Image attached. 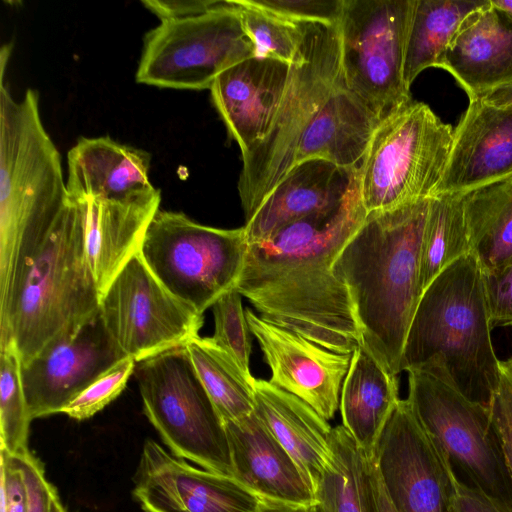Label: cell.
I'll use <instances>...</instances> for the list:
<instances>
[{
	"instance_id": "43",
	"label": "cell",
	"mask_w": 512,
	"mask_h": 512,
	"mask_svg": "<svg viewBox=\"0 0 512 512\" xmlns=\"http://www.w3.org/2000/svg\"><path fill=\"white\" fill-rule=\"evenodd\" d=\"M370 495L372 512H396L381 481L374 458H370Z\"/></svg>"
},
{
	"instance_id": "39",
	"label": "cell",
	"mask_w": 512,
	"mask_h": 512,
	"mask_svg": "<svg viewBox=\"0 0 512 512\" xmlns=\"http://www.w3.org/2000/svg\"><path fill=\"white\" fill-rule=\"evenodd\" d=\"M485 283L492 329L512 327V264L495 275H485Z\"/></svg>"
},
{
	"instance_id": "4",
	"label": "cell",
	"mask_w": 512,
	"mask_h": 512,
	"mask_svg": "<svg viewBox=\"0 0 512 512\" xmlns=\"http://www.w3.org/2000/svg\"><path fill=\"white\" fill-rule=\"evenodd\" d=\"M84 228L85 201L69 198L0 306V346L12 343L22 364L99 311Z\"/></svg>"
},
{
	"instance_id": "24",
	"label": "cell",
	"mask_w": 512,
	"mask_h": 512,
	"mask_svg": "<svg viewBox=\"0 0 512 512\" xmlns=\"http://www.w3.org/2000/svg\"><path fill=\"white\" fill-rule=\"evenodd\" d=\"M85 201V248L101 295L136 255L147 228L160 209V190L136 199Z\"/></svg>"
},
{
	"instance_id": "22",
	"label": "cell",
	"mask_w": 512,
	"mask_h": 512,
	"mask_svg": "<svg viewBox=\"0 0 512 512\" xmlns=\"http://www.w3.org/2000/svg\"><path fill=\"white\" fill-rule=\"evenodd\" d=\"M356 177L357 169L321 159L297 164L245 222L248 244L267 240L293 222L336 207Z\"/></svg>"
},
{
	"instance_id": "9",
	"label": "cell",
	"mask_w": 512,
	"mask_h": 512,
	"mask_svg": "<svg viewBox=\"0 0 512 512\" xmlns=\"http://www.w3.org/2000/svg\"><path fill=\"white\" fill-rule=\"evenodd\" d=\"M248 245L244 226L215 228L199 224L181 212L159 209L139 253L170 293L203 314L235 288Z\"/></svg>"
},
{
	"instance_id": "13",
	"label": "cell",
	"mask_w": 512,
	"mask_h": 512,
	"mask_svg": "<svg viewBox=\"0 0 512 512\" xmlns=\"http://www.w3.org/2000/svg\"><path fill=\"white\" fill-rule=\"evenodd\" d=\"M99 312L115 345L136 363L184 346L203 325V314L170 293L139 252L101 295Z\"/></svg>"
},
{
	"instance_id": "41",
	"label": "cell",
	"mask_w": 512,
	"mask_h": 512,
	"mask_svg": "<svg viewBox=\"0 0 512 512\" xmlns=\"http://www.w3.org/2000/svg\"><path fill=\"white\" fill-rule=\"evenodd\" d=\"M451 512H512L504 504L461 479L451 468Z\"/></svg>"
},
{
	"instance_id": "36",
	"label": "cell",
	"mask_w": 512,
	"mask_h": 512,
	"mask_svg": "<svg viewBox=\"0 0 512 512\" xmlns=\"http://www.w3.org/2000/svg\"><path fill=\"white\" fill-rule=\"evenodd\" d=\"M254 4L294 22L338 25L344 0H252Z\"/></svg>"
},
{
	"instance_id": "6",
	"label": "cell",
	"mask_w": 512,
	"mask_h": 512,
	"mask_svg": "<svg viewBox=\"0 0 512 512\" xmlns=\"http://www.w3.org/2000/svg\"><path fill=\"white\" fill-rule=\"evenodd\" d=\"M302 24L304 36L273 124L266 137L242 155L238 192L246 222L292 169L298 141L344 82L339 24Z\"/></svg>"
},
{
	"instance_id": "16",
	"label": "cell",
	"mask_w": 512,
	"mask_h": 512,
	"mask_svg": "<svg viewBox=\"0 0 512 512\" xmlns=\"http://www.w3.org/2000/svg\"><path fill=\"white\" fill-rule=\"evenodd\" d=\"M125 357L98 311L76 332L52 342L22 364V384L32 419L62 413L91 382Z\"/></svg>"
},
{
	"instance_id": "48",
	"label": "cell",
	"mask_w": 512,
	"mask_h": 512,
	"mask_svg": "<svg viewBox=\"0 0 512 512\" xmlns=\"http://www.w3.org/2000/svg\"><path fill=\"white\" fill-rule=\"evenodd\" d=\"M311 512H323V511L321 510V508L318 505H316L313 507Z\"/></svg>"
},
{
	"instance_id": "21",
	"label": "cell",
	"mask_w": 512,
	"mask_h": 512,
	"mask_svg": "<svg viewBox=\"0 0 512 512\" xmlns=\"http://www.w3.org/2000/svg\"><path fill=\"white\" fill-rule=\"evenodd\" d=\"M442 68L469 100L512 82V17L491 0L470 13L452 36Z\"/></svg>"
},
{
	"instance_id": "27",
	"label": "cell",
	"mask_w": 512,
	"mask_h": 512,
	"mask_svg": "<svg viewBox=\"0 0 512 512\" xmlns=\"http://www.w3.org/2000/svg\"><path fill=\"white\" fill-rule=\"evenodd\" d=\"M471 252L486 276L512 264V173L461 193Z\"/></svg>"
},
{
	"instance_id": "17",
	"label": "cell",
	"mask_w": 512,
	"mask_h": 512,
	"mask_svg": "<svg viewBox=\"0 0 512 512\" xmlns=\"http://www.w3.org/2000/svg\"><path fill=\"white\" fill-rule=\"evenodd\" d=\"M251 334L271 370L269 382L311 406L327 421L339 409L352 354H342L272 324L246 309Z\"/></svg>"
},
{
	"instance_id": "15",
	"label": "cell",
	"mask_w": 512,
	"mask_h": 512,
	"mask_svg": "<svg viewBox=\"0 0 512 512\" xmlns=\"http://www.w3.org/2000/svg\"><path fill=\"white\" fill-rule=\"evenodd\" d=\"M133 482L145 512H256L263 501L234 477L192 466L151 439Z\"/></svg>"
},
{
	"instance_id": "26",
	"label": "cell",
	"mask_w": 512,
	"mask_h": 512,
	"mask_svg": "<svg viewBox=\"0 0 512 512\" xmlns=\"http://www.w3.org/2000/svg\"><path fill=\"white\" fill-rule=\"evenodd\" d=\"M399 398L397 376L359 345L343 381L339 409L342 426L366 456L372 457Z\"/></svg>"
},
{
	"instance_id": "32",
	"label": "cell",
	"mask_w": 512,
	"mask_h": 512,
	"mask_svg": "<svg viewBox=\"0 0 512 512\" xmlns=\"http://www.w3.org/2000/svg\"><path fill=\"white\" fill-rule=\"evenodd\" d=\"M21 358L12 343L0 346V432L1 449L11 455L28 451L33 420L26 401Z\"/></svg>"
},
{
	"instance_id": "34",
	"label": "cell",
	"mask_w": 512,
	"mask_h": 512,
	"mask_svg": "<svg viewBox=\"0 0 512 512\" xmlns=\"http://www.w3.org/2000/svg\"><path fill=\"white\" fill-rule=\"evenodd\" d=\"M242 295L234 288L213 305L214 334L211 340L226 351L242 368L250 371L251 331L242 305Z\"/></svg>"
},
{
	"instance_id": "29",
	"label": "cell",
	"mask_w": 512,
	"mask_h": 512,
	"mask_svg": "<svg viewBox=\"0 0 512 512\" xmlns=\"http://www.w3.org/2000/svg\"><path fill=\"white\" fill-rule=\"evenodd\" d=\"M195 372L224 423L255 409V380L210 337L191 338L184 345Z\"/></svg>"
},
{
	"instance_id": "33",
	"label": "cell",
	"mask_w": 512,
	"mask_h": 512,
	"mask_svg": "<svg viewBox=\"0 0 512 512\" xmlns=\"http://www.w3.org/2000/svg\"><path fill=\"white\" fill-rule=\"evenodd\" d=\"M235 4L254 56L291 64L304 36L302 22L283 18L252 0H235Z\"/></svg>"
},
{
	"instance_id": "19",
	"label": "cell",
	"mask_w": 512,
	"mask_h": 512,
	"mask_svg": "<svg viewBox=\"0 0 512 512\" xmlns=\"http://www.w3.org/2000/svg\"><path fill=\"white\" fill-rule=\"evenodd\" d=\"M511 173L512 107L470 99L454 130L450 155L435 195L463 193Z\"/></svg>"
},
{
	"instance_id": "20",
	"label": "cell",
	"mask_w": 512,
	"mask_h": 512,
	"mask_svg": "<svg viewBox=\"0 0 512 512\" xmlns=\"http://www.w3.org/2000/svg\"><path fill=\"white\" fill-rule=\"evenodd\" d=\"M233 477L265 500L313 507L315 493L295 461L254 412L224 423Z\"/></svg>"
},
{
	"instance_id": "28",
	"label": "cell",
	"mask_w": 512,
	"mask_h": 512,
	"mask_svg": "<svg viewBox=\"0 0 512 512\" xmlns=\"http://www.w3.org/2000/svg\"><path fill=\"white\" fill-rule=\"evenodd\" d=\"M488 0H414L404 62L410 88L430 67L442 68L448 44L461 22Z\"/></svg>"
},
{
	"instance_id": "37",
	"label": "cell",
	"mask_w": 512,
	"mask_h": 512,
	"mask_svg": "<svg viewBox=\"0 0 512 512\" xmlns=\"http://www.w3.org/2000/svg\"><path fill=\"white\" fill-rule=\"evenodd\" d=\"M489 410L512 480V367L508 360L501 361L500 380Z\"/></svg>"
},
{
	"instance_id": "14",
	"label": "cell",
	"mask_w": 512,
	"mask_h": 512,
	"mask_svg": "<svg viewBox=\"0 0 512 512\" xmlns=\"http://www.w3.org/2000/svg\"><path fill=\"white\" fill-rule=\"evenodd\" d=\"M396 512H451V468L416 417L400 399L373 455Z\"/></svg>"
},
{
	"instance_id": "10",
	"label": "cell",
	"mask_w": 512,
	"mask_h": 512,
	"mask_svg": "<svg viewBox=\"0 0 512 512\" xmlns=\"http://www.w3.org/2000/svg\"><path fill=\"white\" fill-rule=\"evenodd\" d=\"M143 411L172 454L233 477L225 425L184 346L136 363Z\"/></svg>"
},
{
	"instance_id": "3",
	"label": "cell",
	"mask_w": 512,
	"mask_h": 512,
	"mask_svg": "<svg viewBox=\"0 0 512 512\" xmlns=\"http://www.w3.org/2000/svg\"><path fill=\"white\" fill-rule=\"evenodd\" d=\"M0 67V300H5L65 207L60 154L42 123L39 96L15 101Z\"/></svg>"
},
{
	"instance_id": "38",
	"label": "cell",
	"mask_w": 512,
	"mask_h": 512,
	"mask_svg": "<svg viewBox=\"0 0 512 512\" xmlns=\"http://www.w3.org/2000/svg\"><path fill=\"white\" fill-rule=\"evenodd\" d=\"M13 456L24 476L27 512H49L54 486L47 480L42 463L30 451Z\"/></svg>"
},
{
	"instance_id": "18",
	"label": "cell",
	"mask_w": 512,
	"mask_h": 512,
	"mask_svg": "<svg viewBox=\"0 0 512 512\" xmlns=\"http://www.w3.org/2000/svg\"><path fill=\"white\" fill-rule=\"evenodd\" d=\"M290 64L249 57L221 72L211 98L241 155L268 134L285 93Z\"/></svg>"
},
{
	"instance_id": "23",
	"label": "cell",
	"mask_w": 512,
	"mask_h": 512,
	"mask_svg": "<svg viewBox=\"0 0 512 512\" xmlns=\"http://www.w3.org/2000/svg\"><path fill=\"white\" fill-rule=\"evenodd\" d=\"M151 156L110 137H81L67 155L68 196L124 201L156 192L149 180Z\"/></svg>"
},
{
	"instance_id": "2",
	"label": "cell",
	"mask_w": 512,
	"mask_h": 512,
	"mask_svg": "<svg viewBox=\"0 0 512 512\" xmlns=\"http://www.w3.org/2000/svg\"><path fill=\"white\" fill-rule=\"evenodd\" d=\"M430 199L367 213L333 263L349 291L361 345L395 376L422 295L421 248Z\"/></svg>"
},
{
	"instance_id": "7",
	"label": "cell",
	"mask_w": 512,
	"mask_h": 512,
	"mask_svg": "<svg viewBox=\"0 0 512 512\" xmlns=\"http://www.w3.org/2000/svg\"><path fill=\"white\" fill-rule=\"evenodd\" d=\"M454 130L431 108L409 101L379 120L357 169L367 213L435 196L453 143Z\"/></svg>"
},
{
	"instance_id": "11",
	"label": "cell",
	"mask_w": 512,
	"mask_h": 512,
	"mask_svg": "<svg viewBox=\"0 0 512 512\" xmlns=\"http://www.w3.org/2000/svg\"><path fill=\"white\" fill-rule=\"evenodd\" d=\"M253 56L235 0H222L206 13L163 20L148 31L135 78L162 88L210 89L221 72Z\"/></svg>"
},
{
	"instance_id": "40",
	"label": "cell",
	"mask_w": 512,
	"mask_h": 512,
	"mask_svg": "<svg viewBox=\"0 0 512 512\" xmlns=\"http://www.w3.org/2000/svg\"><path fill=\"white\" fill-rule=\"evenodd\" d=\"M0 512H27L24 476L15 457L1 449Z\"/></svg>"
},
{
	"instance_id": "1",
	"label": "cell",
	"mask_w": 512,
	"mask_h": 512,
	"mask_svg": "<svg viewBox=\"0 0 512 512\" xmlns=\"http://www.w3.org/2000/svg\"><path fill=\"white\" fill-rule=\"evenodd\" d=\"M356 177L343 201L248 245L235 289L260 317L342 354L361 345L345 284L334 274L341 248L365 220Z\"/></svg>"
},
{
	"instance_id": "12",
	"label": "cell",
	"mask_w": 512,
	"mask_h": 512,
	"mask_svg": "<svg viewBox=\"0 0 512 512\" xmlns=\"http://www.w3.org/2000/svg\"><path fill=\"white\" fill-rule=\"evenodd\" d=\"M413 6L414 0H344V82L378 121L412 100L404 62Z\"/></svg>"
},
{
	"instance_id": "45",
	"label": "cell",
	"mask_w": 512,
	"mask_h": 512,
	"mask_svg": "<svg viewBox=\"0 0 512 512\" xmlns=\"http://www.w3.org/2000/svg\"><path fill=\"white\" fill-rule=\"evenodd\" d=\"M313 507L263 499L259 509L256 512H311Z\"/></svg>"
},
{
	"instance_id": "46",
	"label": "cell",
	"mask_w": 512,
	"mask_h": 512,
	"mask_svg": "<svg viewBox=\"0 0 512 512\" xmlns=\"http://www.w3.org/2000/svg\"><path fill=\"white\" fill-rule=\"evenodd\" d=\"M49 512H67L58 496L55 487L51 493Z\"/></svg>"
},
{
	"instance_id": "47",
	"label": "cell",
	"mask_w": 512,
	"mask_h": 512,
	"mask_svg": "<svg viewBox=\"0 0 512 512\" xmlns=\"http://www.w3.org/2000/svg\"><path fill=\"white\" fill-rule=\"evenodd\" d=\"M493 6L512 17V0H491Z\"/></svg>"
},
{
	"instance_id": "8",
	"label": "cell",
	"mask_w": 512,
	"mask_h": 512,
	"mask_svg": "<svg viewBox=\"0 0 512 512\" xmlns=\"http://www.w3.org/2000/svg\"><path fill=\"white\" fill-rule=\"evenodd\" d=\"M407 373V399L457 475L512 511V480L489 407L466 397L440 361Z\"/></svg>"
},
{
	"instance_id": "5",
	"label": "cell",
	"mask_w": 512,
	"mask_h": 512,
	"mask_svg": "<svg viewBox=\"0 0 512 512\" xmlns=\"http://www.w3.org/2000/svg\"><path fill=\"white\" fill-rule=\"evenodd\" d=\"M491 330L485 274L470 252L446 267L423 291L400 369L407 372L440 361L466 397L489 407L501 373Z\"/></svg>"
},
{
	"instance_id": "42",
	"label": "cell",
	"mask_w": 512,
	"mask_h": 512,
	"mask_svg": "<svg viewBox=\"0 0 512 512\" xmlns=\"http://www.w3.org/2000/svg\"><path fill=\"white\" fill-rule=\"evenodd\" d=\"M221 2L222 0H145L142 4L163 21L203 14L215 9Z\"/></svg>"
},
{
	"instance_id": "30",
	"label": "cell",
	"mask_w": 512,
	"mask_h": 512,
	"mask_svg": "<svg viewBox=\"0 0 512 512\" xmlns=\"http://www.w3.org/2000/svg\"><path fill=\"white\" fill-rule=\"evenodd\" d=\"M332 456L315 491L323 512H372L370 458L342 426L331 438Z\"/></svg>"
},
{
	"instance_id": "25",
	"label": "cell",
	"mask_w": 512,
	"mask_h": 512,
	"mask_svg": "<svg viewBox=\"0 0 512 512\" xmlns=\"http://www.w3.org/2000/svg\"><path fill=\"white\" fill-rule=\"evenodd\" d=\"M255 413L288 452L313 489L328 466L333 427L297 396L255 380Z\"/></svg>"
},
{
	"instance_id": "31",
	"label": "cell",
	"mask_w": 512,
	"mask_h": 512,
	"mask_svg": "<svg viewBox=\"0 0 512 512\" xmlns=\"http://www.w3.org/2000/svg\"><path fill=\"white\" fill-rule=\"evenodd\" d=\"M470 252L461 193L433 196L422 239V293L446 267Z\"/></svg>"
},
{
	"instance_id": "35",
	"label": "cell",
	"mask_w": 512,
	"mask_h": 512,
	"mask_svg": "<svg viewBox=\"0 0 512 512\" xmlns=\"http://www.w3.org/2000/svg\"><path fill=\"white\" fill-rule=\"evenodd\" d=\"M135 366L134 359L123 358L71 400L62 413L79 421L91 418L121 394Z\"/></svg>"
},
{
	"instance_id": "44",
	"label": "cell",
	"mask_w": 512,
	"mask_h": 512,
	"mask_svg": "<svg viewBox=\"0 0 512 512\" xmlns=\"http://www.w3.org/2000/svg\"><path fill=\"white\" fill-rule=\"evenodd\" d=\"M480 98L494 106L512 107V82L501 85Z\"/></svg>"
},
{
	"instance_id": "49",
	"label": "cell",
	"mask_w": 512,
	"mask_h": 512,
	"mask_svg": "<svg viewBox=\"0 0 512 512\" xmlns=\"http://www.w3.org/2000/svg\"><path fill=\"white\" fill-rule=\"evenodd\" d=\"M509 364L511 365L512 367V358L508 360Z\"/></svg>"
}]
</instances>
